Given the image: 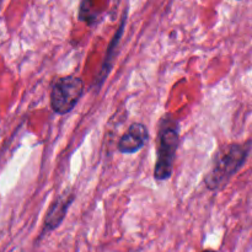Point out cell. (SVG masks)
<instances>
[{
    "label": "cell",
    "instance_id": "4",
    "mask_svg": "<svg viewBox=\"0 0 252 252\" xmlns=\"http://www.w3.org/2000/svg\"><path fill=\"white\" fill-rule=\"evenodd\" d=\"M74 199H75V193L71 192L70 189H66L61 196L57 197L56 201L49 206L48 212L44 217L43 226H42L41 234H39V239L43 238L46 234L56 230L63 223Z\"/></svg>",
    "mask_w": 252,
    "mask_h": 252
},
{
    "label": "cell",
    "instance_id": "3",
    "mask_svg": "<svg viewBox=\"0 0 252 252\" xmlns=\"http://www.w3.org/2000/svg\"><path fill=\"white\" fill-rule=\"evenodd\" d=\"M84 94L83 79L65 75L57 79L51 89V108L57 115H68L75 108Z\"/></svg>",
    "mask_w": 252,
    "mask_h": 252
},
{
    "label": "cell",
    "instance_id": "6",
    "mask_svg": "<svg viewBox=\"0 0 252 252\" xmlns=\"http://www.w3.org/2000/svg\"><path fill=\"white\" fill-rule=\"evenodd\" d=\"M127 15H128V9H126L125 11H123L122 19H121V22H120V26H118L117 31L115 32V34H113L112 38H111L110 44H108L107 51H106V56H105V58H103L102 64H101L100 70H98L97 75L95 76L94 86H95L96 90H100V88L102 86V84L106 81L108 74H110L111 68H112L113 62H115V57L117 56L118 44H120L121 38H122L123 33H125L126 22H127Z\"/></svg>",
    "mask_w": 252,
    "mask_h": 252
},
{
    "label": "cell",
    "instance_id": "5",
    "mask_svg": "<svg viewBox=\"0 0 252 252\" xmlns=\"http://www.w3.org/2000/svg\"><path fill=\"white\" fill-rule=\"evenodd\" d=\"M148 142H149V130L147 126L144 123L134 122L120 138L117 149L122 154H134L143 149Z\"/></svg>",
    "mask_w": 252,
    "mask_h": 252
},
{
    "label": "cell",
    "instance_id": "1",
    "mask_svg": "<svg viewBox=\"0 0 252 252\" xmlns=\"http://www.w3.org/2000/svg\"><path fill=\"white\" fill-rule=\"evenodd\" d=\"M251 147L252 140L245 143H230L219 148L213 158L211 170L204 177L207 189L211 191L224 189L245 165Z\"/></svg>",
    "mask_w": 252,
    "mask_h": 252
},
{
    "label": "cell",
    "instance_id": "7",
    "mask_svg": "<svg viewBox=\"0 0 252 252\" xmlns=\"http://www.w3.org/2000/svg\"><path fill=\"white\" fill-rule=\"evenodd\" d=\"M94 2L91 1H81L80 6H79V12L78 17L80 21L85 22L88 26L93 27L95 25H97L101 21L100 12L95 11V9H93Z\"/></svg>",
    "mask_w": 252,
    "mask_h": 252
},
{
    "label": "cell",
    "instance_id": "2",
    "mask_svg": "<svg viewBox=\"0 0 252 252\" xmlns=\"http://www.w3.org/2000/svg\"><path fill=\"white\" fill-rule=\"evenodd\" d=\"M179 144V123L170 113L164 115L158 125L157 162L154 167V179L157 181H166L171 177Z\"/></svg>",
    "mask_w": 252,
    "mask_h": 252
},
{
    "label": "cell",
    "instance_id": "8",
    "mask_svg": "<svg viewBox=\"0 0 252 252\" xmlns=\"http://www.w3.org/2000/svg\"><path fill=\"white\" fill-rule=\"evenodd\" d=\"M202 252H217L216 250H212V249H207V250H203Z\"/></svg>",
    "mask_w": 252,
    "mask_h": 252
}]
</instances>
